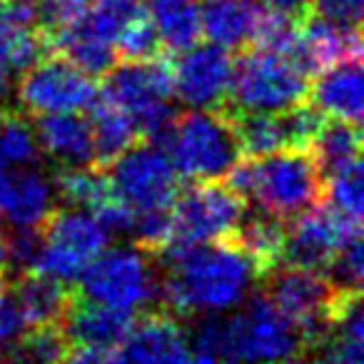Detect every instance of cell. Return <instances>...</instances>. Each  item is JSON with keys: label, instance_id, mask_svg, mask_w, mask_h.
Returning <instances> with one entry per match:
<instances>
[{"label": "cell", "instance_id": "cell-9", "mask_svg": "<svg viewBox=\"0 0 364 364\" xmlns=\"http://www.w3.org/2000/svg\"><path fill=\"white\" fill-rule=\"evenodd\" d=\"M80 297L137 314L160 294V279L147 252L135 247H105L80 272Z\"/></svg>", "mask_w": 364, "mask_h": 364}, {"label": "cell", "instance_id": "cell-19", "mask_svg": "<svg viewBox=\"0 0 364 364\" xmlns=\"http://www.w3.org/2000/svg\"><path fill=\"white\" fill-rule=\"evenodd\" d=\"M307 100L327 120H347L359 125L364 110L362 63L342 60L319 70L317 80L309 82Z\"/></svg>", "mask_w": 364, "mask_h": 364}, {"label": "cell", "instance_id": "cell-7", "mask_svg": "<svg viewBox=\"0 0 364 364\" xmlns=\"http://www.w3.org/2000/svg\"><path fill=\"white\" fill-rule=\"evenodd\" d=\"M112 232L82 208L53 210L38 228V255L33 269L70 284L80 272L110 247Z\"/></svg>", "mask_w": 364, "mask_h": 364}, {"label": "cell", "instance_id": "cell-22", "mask_svg": "<svg viewBox=\"0 0 364 364\" xmlns=\"http://www.w3.org/2000/svg\"><path fill=\"white\" fill-rule=\"evenodd\" d=\"M232 122L242 157H262L277 150H294L287 112H245L225 107Z\"/></svg>", "mask_w": 364, "mask_h": 364}, {"label": "cell", "instance_id": "cell-15", "mask_svg": "<svg viewBox=\"0 0 364 364\" xmlns=\"http://www.w3.org/2000/svg\"><path fill=\"white\" fill-rule=\"evenodd\" d=\"M112 364H195L188 332L175 314L150 312L112 352Z\"/></svg>", "mask_w": 364, "mask_h": 364}, {"label": "cell", "instance_id": "cell-8", "mask_svg": "<svg viewBox=\"0 0 364 364\" xmlns=\"http://www.w3.org/2000/svg\"><path fill=\"white\" fill-rule=\"evenodd\" d=\"M102 170L112 195L135 215L167 213L182 190L180 172L157 142H135Z\"/></svg>", "mask_w": 364, "mask_h": 364}, {"label": "cell", "instance_id": "cell-1", "mask_svg": "<svg viewBox=\"0 0 364 364\" xmlns=\"http://www.w3.org/2000/svg\"><path fill=\"white\" fill-rule=\"evenodd\" d=\"M160 297L175 314H220L245 302L259 279L250 255L232 237L188 247H165Z\"/></svg>", "mask_w": 364, "mask_h": 364}, {"label": "cell", "instance_id": "cell-14", "mask_svg": "<svg viewBox=\"0 0 364 364\" xmlns=\"http://www.w3.org/2000/svg\"><path fill=\"white\" fill-rule=\"evenodd\" d=\"M232 73L230 50L215 43L193 46L172 60V90L193 110H223L230 102Z\"/></svg>", "mask_w": 364, "mask_h": 364}, {"label": "cell", "instance_id": "cell-4", "mask_svg": "<svg viewBox=\"0 0 364 364\" xmlns=\"http://www.w3.org/2000/svg\"><path fill=\"white\" fill-rule=\"evenodd\" d=\"M175 170L193 182H213L225 177L242 157L232 122L223 110H190L175 117L162 140Z\"/></svg>", "mask_w": 364, "mask_h": 364}, {"label": "cell", "instance_id": "cell-29", "mask_svg": "<svg viewBox=\"0 0 364 364\" xmlns=\"http://www.w3.org/2000/svg\"><path fill=\"white\" fill-rule=\"evenodd\" d=\"M362 177V160H357L352 165L329 172L322 180V195H327V205L354 223H362L364 215Z\"/></svg>", "mask_w": 364, "mask_h": 364}, {"label": "cell", "instance_id": "cell-6", "mask_svg": "<svg viewBox=\"0 0 364 364\" xmlns=\"http://www.w3.org/2000/svg\"><path fill=\"white\" fill-rule=\"evenodd\" d=\"M304 349L299 329L264 292L225 319V364H287Z\"/></svg>", "mask_w": 364, "mask_h": 364}, {"label": "cell", "instance_id": "cell-27", "mask_svg": "<svg viewBox=\"0 0 364 364\" xmlns=\"http://www.w3.org/2000/svg\"><path fill=\"white\" fill-rule=\"evenodd\" d=\"M55 193H60L70 205L82 210H95L112 195L105 170L97 165L85 167H63L55 177Z\"/></svg>", "mask_w": 364, "mask_h": 364}, {"label": "cell", "instance_id": "cell-37", "mask_svg": "<svg viewBox=\"0 0 364 364\" xmlns=\"http://www.w3.org/2000/svg\"><path fill=\"white\" fill-rule=\"evenodd\" d=\"M264 8L289 16L294 21H304L309 16V0H259Z\"/></svg>", "mask_w": 364, "mask_h": 364}, {"label": "cell", "instance_id": "cell-30", "mask_svg": "<svg viewBox=\"0 0 364 364\" xmlns=\"http://www.w3.org/2000/svg\"><path fill=\"white\" fill-rule=\"evenodd\" d=\"M16 349L26 364H63L70 352V342L60 324H36L26 329Z\"/></svg>", "mask_w": 364, "mask_h": 364}, {"label": "cell", "instance_id": "cell-21", "mask_svg": "<svg viewBox=\"0 0 364 364\" xmlns=\"http://www.w3.org/2000/svg\"><path fill=\"white\" fill-rule=\"evenodd\" d=\"M11 294L16 297L28 327H36V324H60L75 292L50 274L28 269L18 274Z\"/></svg>", "mask_w": 364, "mask_h": 364}, {"label": "cell", "instance_id": "cell-25", "mask_svg": "<svg viewBox=\"0 0 364 364\" xmlns=\"http://www.w3.org/2000/svg\"><path fill=\"white\" fill-rule=\"evenodd\" d=\"M284 220L257 210V215H245L232 240L250 255L259 277H267L274 267L282 264L284 252Z\"/></svg>", "mask_w": 364, "mask_h": 364}, {"label": "cell", "instance_id": "cell-39", "mask_svg": "<svg viewBox=\"0 0 364 364\" xmlns=\"http://www.w3.org/2000/svg\"><path fill=\"white\" fill-rule=\"evenodd\" d=\"M8 262H11V237H8L3 225H0V272L6 269Z\"/></svg>", "mask_w": 364, "mask_h": 364}, {"label": "cell", "instance_id": "cell-32", "mask_svg": "<svg viewBox=\"0 0 364 364\" xmlns=\"http://www.w3.org/2000/svg\"><path fill=\"white\" fill-rule=\"evenodd\" d=\"M362 274H364V247H362V237H354L334 255L324 277L332 282L334 289L362 292Z\"/></svg>", "mask_w": 364, "mask_h": 364}, {"label": "cell", "instance_id": "cell-11", "mask_svg": "<svg viewBox=\"0 0 364 364\" xmlns=\"http://www.w3.org/2000/svg\"><path fill=\"white\" fill-rule=\"evenodd\" d=\"M339 289L322 272L292 264H279L267 274V294L272 304L299 329L304 347L317 349L327 339L334 319Z\"/></svg>", "mask_w": 364, "mask_h": 364}, {"label": "cell", "instance_id": "cell-41", "mask_svg": "<svg viewBox=\"0 0 364 364\" xmlns=\"http://www.w3.org/2000/svg\"><path fill=\"white\" fill-rule=\"evenodd\" d=\"M8 170V160L3 157V152H0V172H6Z\"/></svg>", "mask_w": 364, "mask_h": 364}, {"label": "cell", "instance_id": "cell-17", "mask_svg": "<svg viewBox=\"0 0 364 364\" xmlns=\"http://www.w3.org/2000/svg\"><path fill=\"white\" fill-rule=\"evenodd\" d=\"M135 322L137 314L90 302V299L80 297L75 292L60 327L70 344L95 349H117L130 337Z\"/></svg>", "mask_w": 364, "mask_h": 364}, {"label": "cell", "instance_id": "cell-24", "mask_svg": "<svg viewBox=\"0 0 364 364\" xmlns=\"http://www.w3.org/2000/svg\"><path fill=\"white\" fill-rule=\"evenodd\" d=\"M145 11L165 50L182 53L203 38L200 0H147Z\"/></svg>", "mask_w": 364, "mask_h": 364}, {"label": "cell", "instance_id": "cell-42", "mask_svg": "<svg viewBox=\"0 0 364 364\" xmlns=\"http://www.w3.org/2000/svg\"><path fill=\"white\" fill-rule=\"evenodd\" d=\"M6 294V277H3V272H0V297Z\"/></svg>", "mask_w": 364, "mask_h": 364}, {"label": "cell", "instance_id": "cell-40", "mask_svg": "<svg viewBox=\"0 0 364 364\" xmlns=\"http://www.w3.org/2000/svg\"><path fill=\"white\" fill-rule=\"evenodd\" d=\"M0 364H26V362H23V359H21V357H18V354H16V357H8L6 362H0Z\"/></svg>", "mask_w": 364, "mask_h": 364}, {"label": "cell", "instance_id": "cell-43", "mask_svg": "<svg viewBox=\"0 0 364 364\" xmlns=\"http://www.w3.org/2000/svg\"><path fill=\"white\" fill-rule=\"evenodd\" d=\"M287 364H317V362H304V359H292V362H287Z\"/></svg>", "mask_w": 364, "mask_h": 364}, {"label": "cell", "instance_id": "cell-34", "mask_svg": "<svg viewBox=\"0 0 364 364\" xmlns=\"http://www.w3.org/2000/svg\"><path fill=\"white\" fill-rule=\"evenodd\" d=\"M90 0H41L43 33H50L60 26L77 21L85 13Z\"/></svg>", "mask_w": 364, "mask_h": 364}, {"label": "cell", "instance_id": "cell-36", "mask_svg": "<svg viewBox=\"0 0 364 364\" xmlns=\"http://www.w3.org/2000/svg\"><path fill=\"white\" fill-rule=\"evenodd\" d=\"M112 352L115 349H95V347H75L68 352L63 364H112Z\"/></svg>", "mask_w": 364, "mask_h": 364}, {"label": "cell", "instance_id": "cell-38", "mask_svg": "<svg viewBox=\"0 0 364 364\" xmlns=\"http://www.w3.org/2000/svg\"><path fill=\"white\" fill-rule=\"evenodd\" d=\"M11 80H13V70L6 60V50H3V43H0V105L6 102V95L11 92Z\"/></svg>", "mask_w": 364, "mask_h": 364}, {"label": "cell", "instance_id": "cell-35", "mask_svg": "<svg viewBox=\"0 0 364 364\" xmlns=\"http://www.w3.org/2000/svg\"><path fill=\"white\" fill-rule=\"evenodd\" d=\"M28 322L18 307L16 297L6 292L0 297V347H16L18 339L26 334Z\"/></svg>", "mask_w": 364, "mask_h": 364}, {"label": "cell", "instance_id": "cell-5", "mask_svg": "<svg viewBox=\"0 0 364 364\" xmlns=\"http://www.w3.org/2000/svg\"><path fill=\"white\" fill-rule=\"evenodd\" d=\"M309 75L282 50L252 46L235 60L232 110L284 112L307 100Z\"/></svg>", "mask_w": 364, "mask_h": 364}, {"label": "cell", "instance_id": "cell-33", "mask_svg": "<svg viewBox=\"0 0 364 364\" xmlns=\"http://www.w3.org/2000/svg\"><path fill=\"white\" fill-rule=\"evenodd\" d=\"M364 0H309V13L314 18L339 28H359Z\"/></svg>", "mask_w": 364, "mask_h": 364}, {"label": "cell", "instance_id": "cell-18", "mask_svg": "<svg viewBox=\"0 0 364 364\" xmlns=\"http://www.w3.org/2000/svg\"><path fill=\"white\" fill-rule=\"evenodd\" d=\"M264 6L259 0H200V28L208 43L245 50L257 41Z\"/></svg>", "mask_w": 364, "mask_h": 364}, {"label": "cell", "instance_id": "cell-23", "mask_svg": "<svg viewBox=\"0 0 364 364\" xmlns=\"http://www.w3.org/2000/svg\"><path fill=\"white\" fill-rule=\"evenodd\" d=\"M90 110V130H92V145H95V165L102 167L110 160H115L120 152L140 142L137 127L132 117L122 107H117L110 97H105L97 90V97L92 100Z\"/></svg>", "mask_w": 364, "mask_h": 364}, {"label": "cell", "instance_id": "cell-20", "mask_svg": "<svg viewBox=\"0 0 364 364\" xmlns=\"http://www.w3.org/2000/svg\"><path fill=\"white\" fill-rule=\"evenodd\" d=\"M36 137L41 150H46L63 167L95 165V145H92L90 122L80 112L38 117Z\"/></svg>", "mask_w": 364, "mask_h": 364}, {"label": "cell", "instance_id": "cell-26", "mask_svg": "<svg viewBox=\"0 0 364 364\" xmlns=\"http://www.w3.org/2000/svg\"><path fill=\"white\" fill-rule=\"evenodd\" d=\"M309 155L317 162L322 180L329 172L347 167L362 160V130L357 122L347 120H324L309 145Z\"/></svg>", "mask_w": 364, "mask_h": 364}, {"label": "cell", "instance_id": "cell-16", "mask_svg": "<svg viewBox=\"0 0 364 364\" xmlns=\"http://www.w3.org/2000/svg\"><path fill=\"white\" fill-rule=\"evenodd\" d=\"M55 210V185L38 170L0 172V218L16 230H38Z\"/></svg>", "mask_w": 364, "mask_h": 364}, {"label": "cell", "instance_id": "cell-10", "mask_svg": "<svg viewBox=\"0 0 364 364\" xmlns=\"http://www.w3.org/2000/svg\"><path fill=\"white\" fill-rule=\"evenodd\" d=\"M247 203L225 182H195L180 190L170 208V245L188 247L228 240L240 228Z\"/></svg>", "mask_w": 364, "mask_h": 364}, {"label": "cell", "instance_id": "cell-2", "mask_svg": "<svg viewBox=\"0 0 364 364\" xmlns=\"http://www.w3.org/2000/svg\"><path fill=\"white\" fill-rule=\"evenodd\" d=\"M225 177L245 203H255L257 210L279 220H292L322 198V175L309 150L240 157Z\"/></svg>", "mask_w": 364, "mask_h": 364}, {"label": "cell", "instance_id": "cell-28", "mask_svg": "<svg viewBox=\"0 0 364 364\" xmlns=\"http://www.w3.org/2000/svg\"><path fill=\"white\" fill-rule=\"evenodd\" d=\"M0 152L8 165L33 167L41 160L36 127L26 120V115L6 110V105H0Z\"/></svg>", "mask_w": 364, "mask_h": 364}, {"label": "cell", "instance_id": "cell-3", "mask_svg": "<svg viewBox=\"0 0 364 364\" xmlns=\"http://www.w3.org/2000/svg\"><path fill=\"white\" fill-rule=\"evenodd\" d=\"M100 92L132 117L140 140L162 145L175 122L172 60L165 53L150 60L117 63L105 75Z\"/></svg>", "mask_w": 364, "mask_h": 364}, {"label": "cell", "instance_id": "cell-13", "mask_svg": "<svg viewBox=\"0 0 364 364\" xmlns=\"http://www.w3.org/2000/svg\"><path fill=\"white\" fill-rule=\"evenodd\" d=\"M354 237H362V223L344 218L327 203H317L294 215L284 230L282 264L324 274L334 255Z\"/></svg>", "mask_w": 364, "mask_h": 364}, {"label": "cell", "instance_id": "cell-12", "mask_svg": "<svg viewBox=\"0 0 364 364\" xmlns=\"http://www.w3.org/2000/svg\"><path fill=\"white\" fill-rule=\"evenodd\" d=\"M97 97L95 77L60 55H43L18 80V102L28 115L82 112Z\"/></svg>", "mask_w": 364, "mask_h": 364}, {"label": "cell", "instance_id": "cell-31", "mask_svg": "<svg viewBox=\"0 0 364 364\" xmlns=\"http://www.w3.org/2000/svg\"><path fill=\"white\" fill-rule=\"evenodd\" d=\"M195 364H225V319L203 314L188 337Z\"/></svg>", "mask_w": 364, "mask_h": 364}, {"label": "cell", "instance_id": "cell-44", "mask_svg": "<svg viewBox=\"0 0 364 364\" xmlns=\"http://www.w3.org/2000/svg\"><path fill=\"white\" fill-rule=\"evenodd\" d=\"M3 3H6V0H0V11H3Z\"/></svg>", "mask_w": 364, "mask_h": 364}]
</instances>
